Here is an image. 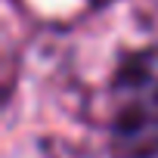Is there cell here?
I'll return each mask as SVG.
<instances>
[{
    "label": "cell",
    "instance_id": "obj_1",
    "mask_svg": "<svg viewBox=\"0 0 158 158\" xmlns=\"http://www.w3.org/2000/svg\"><path fill=\"white\" fill-rule=\"evenodd\" d=\"M109 155L158 158V44L127 53L112 74Z\"/></svg>",
    "mask_w": 158,
    "mask_h": 158
}]
</instances>
